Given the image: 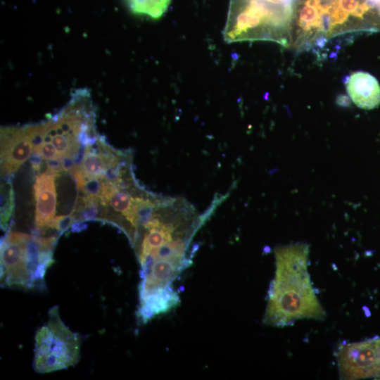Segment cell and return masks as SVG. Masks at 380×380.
<instances>
[{"label":"cell","mask_w":380,"mask_h":380,"mask_svg":"<svg viewBox=\"0 0 380 380\" xmlns=\"http://www.w3.org/2000/svg\"><path fill=\"white\" fill-rule=\"evenodd\" d=\"M275 274L270 284L263 322L286 327L302 319H324L326 312L308 272L309 246L296 243L274 250Z\"/></svg>","instance_id":"1"},{"label":"cell","mask_w":380,"mask_h":380,"mask_svg":"<svg viewBox=\"0 0 380 380\" xmlns=\"http://www.w3.org/2000/svg\"><path fill=\"white\" fill-rule=\"evenodd\" d=\"M293 5L274 0H229L224 40H267L288 46Z\"/></svg>","instance_id":"2"},{"label":"cell","mask_w":380,"mask_h":380,"mask_svg":"<svg viewBox=\"0 0 380 380\" xmlns=\"http://www.w3.org/2000/svg\"><path fill=\"white\" fill-rule=\"evenodd\" d=\"M56 236L39 237L9 232L1 243V281L8 287L42 289L53 262Z\"/></svg>","instance_id":"3"},{"label":"cell","mask_w":380,"mask_h":380,"mask_svg":"<svg viewBox=\"0 0 380 380\" xmlns=\"http://www.w3.org/2000/svg\"><path fill=\"white\" fill-rule=\"evenodd\" d=\"M81 338L63 323L58 306L49 311V321L35 336L33 367L49 373L74 366L80 355Z\"/></svg>","instance_id":"4"},{"label":"cell","mask_w":380,"mask_h":380,"mask_svg":"<svg viewBox=\"0 0 380 380\" xmlns=\"http://www.w3.org/2000/svg\"><path fill=\"white\" fill-rule=\"evenodd\" d=\"M336 361L343 379L380 377V337L341 344Z\"/></svg>","instance_id":"5"},{"label":"cell","mask_w":380,"mask_h":380,"mask_svg":"<svg viewBox=\"0 0 380 380\" xmlns=\"http://www.w3.org/2000/svg\"><path fill=\"white\" fill-rule=\"evenodd\" d=\"M33 146L23 127H7L1 129V172L11 176L29 158Z\"/></svg>","instance_id":"6"},{"label":"cell","mask_w":380,"mask_h":380,"mask_svg":"<svg viewBox=\"0 0 380 380\" xmlns=\"http://www.w3.org/2000/svg\"><path fill=\"white\" fill-rule=\"evenodd\" d=\"M56 177L46 172L37 175L33 186L35 199V227L43 234L51 228L56 205L54 179Z\"/></svg>","instance_id":"7"},{"label":"cell","mask_w":380,"mask_h":380,"mask_svg":"<svg viewBox=\"0 0 380 380\" xmlns=\"http://www.w3.org/2000/svg\"><path fill=\"white\" fill-rule=\"evenodd\" d=\"M346 91L359 108L371 110L380 105V84L375 77L363 71L352 73L345 82Z\"/></svg>","instance_id":"8"},{"label":"cell","mask_w":380,"mask_h":380,"mask_svg":"<svg viewBox=\"0 0 380 380\" xmlns=\"http://www.w3.org/2000/svg\"><path fill=\"white\" fill-rule=\"evenodd\" d=\"M134 14L159 19L167 11L172 0H125Z\"/></svg>","instance_id":"9"},{"label":"cell","mask_w":380,"mask_h":380,"mask_svg":"<svg viewBox=\"0 0 380 380\" xmlns=\"http://www.w3.org/2000/svg\"><path fill=\"white\" fill-rule=\"evenodd\" d=\"M14 193L11 182L1 185V228L6 230L14 210Z\"/></svg>","instance_id":"10"},{"label":"cell","mask_w":380,"mask_h":380,"mask_svg":"<svg viewBox=\"0 0 380 380\" xmlns=\"http://www.w3.org/2000/svg\"><path fill=\"white\" fill-rule=\"evenodd\" d=\"M76 223L75 219L72 213L68 215H61L54 218L51 228L63 233Z\"/></svg>","instance_id":"11"},{"label":"cell","mask_w":380,"mask_h":380,"mask_svg":"<svg viewBox=\"0 0 380 380\" xmlns=\"http://www.w3.org/2000/svg\"><path fill=\"white\" fill-rule=\"evenodd\" d=\"M46 172L58 177L61 172H64L61 158H53L46 160Z\"/></svg>","instance_id":"12"},{"label":"cell","mask_w":380,"mask_h":380,"mask_svg":"<svg viewBox=\"0 0 380 380\" xmlns=\"http://www.w3.org/2000/svg\"><path fill=\"white\" fill-rule=\"evenodd\" d=\"M43 158L37 152L33 151L30 158V161L33 169L36 171H39L42 167Z\"/></svg>","instance_id":"13"},{"label":"cell","mask_w":380,"mask_h":380,"mask_svg":"<svg viewBox=\"0 0 380 380\" xmlns=\"http://www.w3.org/2000/svg\"><path fill=\"white\" fill-rule=\"evenodd\" d=\"M377 9H378L379 15H380V3L379 4V5L377 6Z\"/></svg>","instance_id":"14"}]
</instances>
